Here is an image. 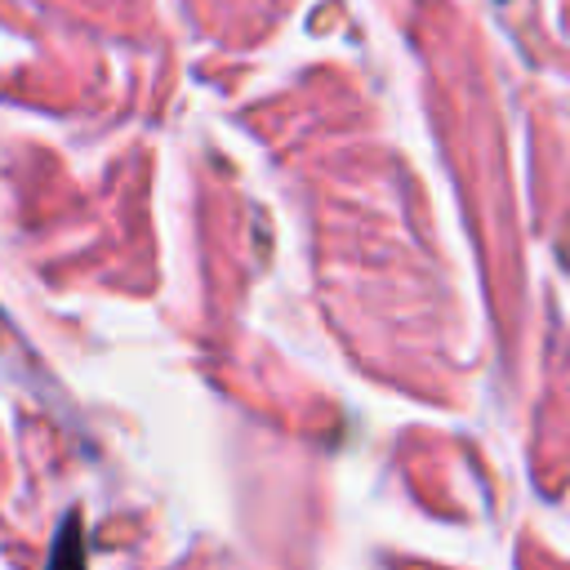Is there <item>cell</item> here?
I'll return each mask as SVG.
<instances>
[{"label":"cell","mask_w":570,"mask_h":570,"mask_svg":"<svg viewBox=\"0 0 570 570\" xmlns=\"http://www.w3.org/2000/svg\"><path fill=\"white\" fill-rule=\"evenodd\" d=\"M49 570H85V543H80V521L71 517L53 543V557H49Z\"/></svg>","instance_id":"cell-1"}]
</instances>
